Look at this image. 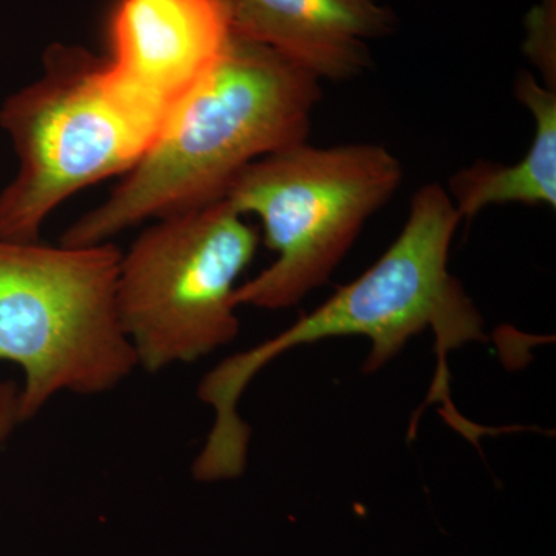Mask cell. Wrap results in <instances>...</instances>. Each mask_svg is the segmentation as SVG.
I'll return each instance as SVG.
<instances>
[{"instance_id":"obj_1","label":"cell","mask_w":556,"mask_h":556,"mask_svg":"<svg viewBox=\"0 0 556 556\" xmlns=\"http://www.w3.org/2000/svg\"><path fill=\"white\" fill-rule=\"evenodd\" d=\"M460 222L445 188L422 186L413 195L397 239L371 268L285 331L215 365L197 393L214 412V422L192 464L195 481L211 484L243 475L251 428L237 412L240 399L266 365L298 346L367 338L371 351L364 369L375 372L409 339L430 329L438 353L431 399L441 401L448 382L447 354L486 340L481 313L448 270L450 248Z\"/></svg>"},{"instance_id":"obj_7","label":"cell","mask_w":556,"mask_h":556,"mask_svg":"<svg viewBox=\"0 0 556 556\" xmlns=\"http://www.w3.org/2000/svg\"><path fill=\"white\" fill-rule=\"evenodd\" d=\"M233 39L232 0H116L102 89L152 141ZM152 142V144H153Z\"/></svg>"},{"instance_id":"obj_3","label":"cell","mask_w":556,"mask_h":556,"mask_svg":"<svg viewBox=\"0 0 556 556\" xmlns=\"http://www.w3.org/2000/svg\"><path fill=\"white\" fill-rule=\"evenodd\" d=\"M121 249L0 239V362L21 368L22 424L62 393L98 396L138 368L118 313Z\"/></svg>"},{"instance_id":"obj_8","label":"cell","mask_w":556,"mask_h":556,"mask_svg":"<svg viewBox=\"0 0 556 556\" xmlns=\"http://www.w3.org/2000/svg\"><path fill=\"white\" fill-rule=\"evenodd\" d=\"M233 33L268 47L318 80H350L371 67L369 40L396 28L376 0H232Z\"/></svg>"},{"instance_id":"obj_9","label":"cell","mask_w":556,"mask_h":556,"mask_svg":"<svg viewBox=\"0 0 556 556\" xmlns=\"http://www.w3.org/2000/svg\"><path fill=\"white\" fill-rule=\"evenodd\" d=\"M515 97L535 121L532 144L514 166L479 160L450 178L445 190L463 222L495 204L556 207V90L521 72Z\"/></svg>"},{"instance_id":"obj_5","label":"cell","mask_w":556,"mask_h":556,"mask_svg":"<svg viewBox=\"0 0 556 556\" xmlns=\"http://www.w3.org/2000/svg\"><path fill=\"white\" fill-rule=\"evenodd\" d=\"M258 230L228 201L155 219L121 255L116 302L138 368L193 364L239 336L236 291Z\"/></svg>"},{"instance_id":"obj_4","label":"cell","mask_w":556,"mask_h":556,"mask_svg":"<svg viewBox=\"0 0 556 556\" xmlns=\"http://www.w3.org/2000/svg\"><path fill=\"white\" fill-rule=\"evenodd\" d=\"M402 179L401 161L379 144L303 141L254 161L223 200L260 219L276 260L237 288V306L291 308L327 283Z\"/></svg>"},{"instance_id":"obj_10","label":"cell","mask_w":556,"mask_h":556,"mask_svg":"<svg viewBox=\"0 0 556 556\" xmlns=\"http://www.w3.org/2000/svg\"><path fill=\"white\" fill-rule=\"evenodd\" d=\"M21 424V383L0 380V445Z\"/></svg>"},{"instance_id":"obj_2","label":"cell","mask_w":556,"mask_h":556,"mask_svg":"<svg viewBox=\"0 0 556 556\" xmlns=\"http://www.w3.org/2000/svg\"><path fill=\"white\" fill-rule=\"evenodd\" d=\"M320 80L233 33L225 58L172 113L108 199L70 225L62 244H98L148 219L225 199L254 161L306 141Z\"/></svg>"},{"instance_id":"obj_6","label":"cell","mask_w":556,"mask_h":556,"mask_svg":"<svg viewBox=\"0 0 556 556\" xmlns=\"http://www.w3.org/2000/svg\"><path fill=\"white\" fill-rule=\"evenodd\" d=\"M43 75L0 105L20 166L0 190V239L38 241L47 218L80 190L124 174L152 138L102 89L100 60L54 46Z\"/></svg>"}]
</instances>
